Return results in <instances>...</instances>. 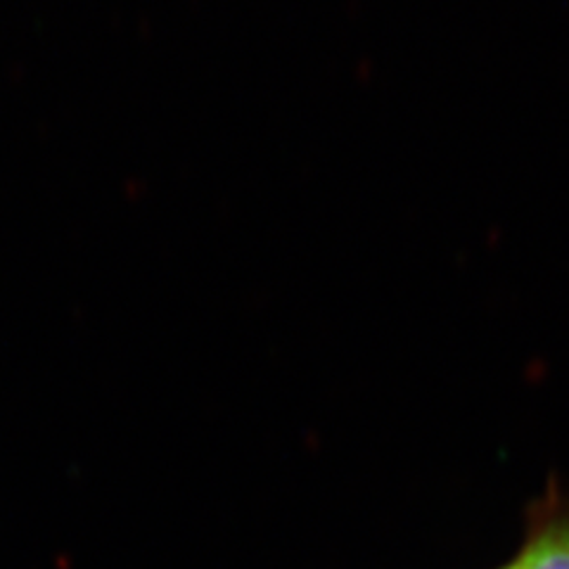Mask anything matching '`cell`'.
<instances>
[{
  "instance_id": "1",
  "label": "cell",
  "mask_w": 569,
  "mask_h": 569,
  "mask_svg": "<svg viewBox=\"0 0 569 569\" xmlns=\"http://www.w3.org/2000/svg\"><path fill=\"white\" fill-rule=\"evenodd\" d=\"M508 569H569V520L546 527Z\"/></svg>"
}]
</instances>
